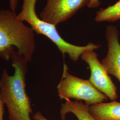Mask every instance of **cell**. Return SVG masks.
Segmentation results:
<instances>
[{"instance_id":"cell-5","label":"cell","mask_w":120,"mask_h":120,"mask_svg":"<svg viewBox=\"0 0 120 120\" xmlns=\"http://www.w3.org/2000/svg\"><path fill=\"white\" fill-rule=\"evenodd\" d=\"M81 58L88 64L91 74L89 79L92 85L112 101L118 98L117 88L98 58V54L93 50L84 52Z\"/></svg>"},{"instance_id":"cell-14","label":"cell","mask_w":120,"mask_h":120,"mask_svg":"<svg viewBox=\"0 0 120 120\" xmlns=\"http://www.w3.org/2000/svg\"><path fill=\"white\" fill-rule=\"evenodd\" d=\"M4 105L0 94V120H4Z\"/></svg>"},{"instance_id":"cell-11","label":"cell","mask_w":120,"mask_h":120,"mask_svg":"<svg viewBox=\"0 0 120 120\" xmlns=\"http://www.w3.org/2000/svg\"><path fill=\"white\" fill-rule=\"evenodd\" d=\"M100 0H90L88 5L89 8H96L98 7L101 4Z\"/></svg>"},{"instance_id":"cell-13","label":"cell","mask_w":120,"mask_h":120,"mask_svg":"<svg viewBox=\"0 0 120 120\" xmlns=\"http://www.w3.org/2000/svg\"><path fill=\"white\" fill-rule=\"evenodd\" d=\"M33 118L34 120H49L43 116L40 112H37L35 113L33 116Z\"/></svg>"},{"instance_id":"cell-3","label":"cell","mask_w":120,"mask_h":120,"mask_svg":"<svg viewBox=\"0 0 120 120\" xmlns=\"http://www.w3.org/2000/svg\"><path fill=\"white\" fill-rule=\"evenodd\" d=\"M37 1L23 0L22 10L17 14V17L23 22L28 23L37 34L43 35L50 40L63 56L67 54L71 60L76 62L84 52L88 50H94L101 47V45L92 42L85 46H78L65 41L59 34L56 26L43 21L38 16L35 9Z\"/></svg>"},{"instance_id":"cell-7","label":"cell","mask_w":120,"mask_h":120,"mask_svg":"<svg viewBox=\"0 0 120 120\" xmlns=\"http://www.w3.org/2000/svg\"><path fill=\"white\" fill-rule=\"evenodd\" d=\"M119 34L115 26L106 27L105 36L107 43V52L101 62L108 73L114 76L120 83Z\"/></svg>"},{"instance_id":"cell-6","label":"cell","mask_w":120,"mask_h":120,"mask_svg":"<svg viewBox=\"0 0 120 120\" xmlns=\"http://www.w3.org/2000/svg\"><path fill=\"white\" fill-rule=\"evenodd\" d=\"M90 0H47L39 17L56 26L66 22L79 10L88 5Z\"/></svg>"},{"instance_id":"cell-12","label":"cell","mask_w":120,"mask_h":120,"mask_svg":"<svg viewBox=\"0 0 120 120\" xmlns=\"http://www.w3.org/2000/svg\"><path fill=\"white\" fill-rule=\"evenodd\" d=\"M19 0H9L10 9L13 11L15 12L18 6Z\"/></svg>"},{"instance_id":"cell-8","label":"cell","mask_w":120,"mask_h":120,"mask_svg":"<svg viewBox=\"0 0 120 120\" xmlns=\"http://www.w3.org/2000/svg\"><path fill=\"white\" fill-rule=\"evenodd\" d=\"M89 111L96 120H120V102L115 101L90 105Z\"/></svg>"},{"instance_id":"cell-9","label":"cell","mask_w":120,"mask_h":120,"mask_svg":"<svg viewBox=\"0 0 120 120\" xmlns=\"http://www.w3.org/2000/svg\"><path fill=\"white\" fill-rule=\"evenodd\" d=\"M89 106L81 101L66 100L60 107V113L61 119L65 120L66 115L72 113L76 116L78 120H96L90 114L89 111Z\"/></svg>"},{"instance_id":"cell-4","label":"cell","mask_w":120,"mask_h":120,"mask_svg":"<svg viewBox=\"0 0 120 120\" xmlns=\"http://www.w3.org/2000/svg\"><path fill=\"white\" fill-rule=\"evenodd\" d=\"M57 89L60 99L72 98L84 101L85 104L89 106L104 102L108 99L107 97L98 90L89 80L83 79L70 74L64 62L62 77Z\"/></svg>"},{"instance_id":"cell-1","label":"cell","mask_w":120,"mask_h":120,"mask_svg":"<svg viewBox=\"0 0 120 120\" xmlns=\"http://www.w3.org/2000/svg\"><path fill=\"white\" fill-rule=\"evenodd\" d=\"M14 73L10 75L5 69L0 79V94L8 109L9 120H32L33 111L26 91V75L29 62L17 50L11 55Z\"/></svg>"},{"instance_id":"cell-2","label":"cell","mask_w":120,"mask_h":120,"mask_svg":"<svg viewBox=\"0 0 120 120\" xmlns=\"http://www.w3.org/2000/svg\"><path fill=\"white\" fill-rule=\"evenodd\" d=\"M10 9L0 10V57L8 61L15 48L29 62L36 49L34 32Z\"/></svg>"},{"instance_id":"cell-10","label":"cell","mask_w":120,"mask_h":120,"mask_svg":"<svg viewBox=\"0 0 120 120\" xmlns=\"http://www.w3.org/2000/svg\"><path fill=\"white\" fill-rule=\"evenodd\" d=\"M94 20L97 22H114L120 20V0L113 5L100 9L96 13Z\"/></svg>"}]
</instances>
